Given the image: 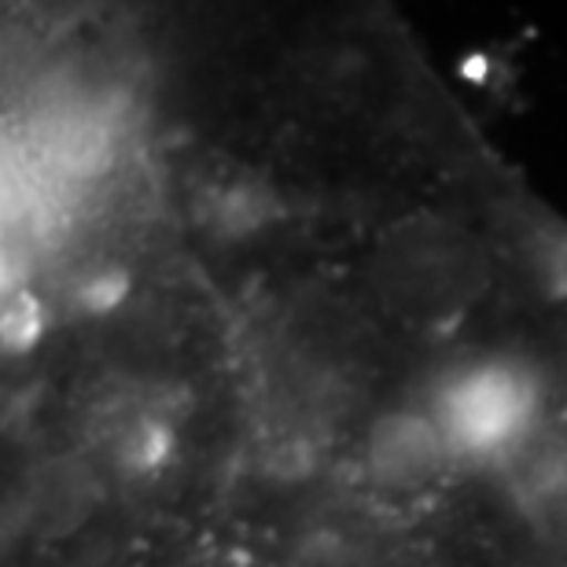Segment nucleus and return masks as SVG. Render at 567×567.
Listing matches in <instances>:
<instances>
[{"instance_id": "nucleus-1", "label": "nucleus", "mask_w": 567, "mask_h": 567, "mask_svg": "<svg viewBox=\"0 0 567 567\" xmlns=\"http://www.w3.org/2000/svg\"><path fill=\"white\" fill-rule=\"evenodd\" d=\"M464 483L461 457L446 427L410 383L361 427L339 468V494L394 524H431Z\"/></svg>"}]
</instances>
